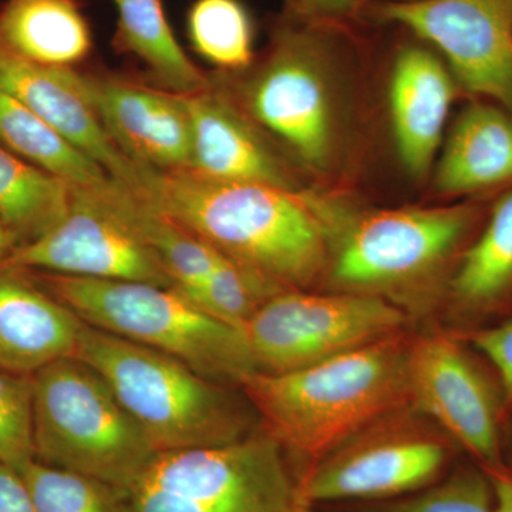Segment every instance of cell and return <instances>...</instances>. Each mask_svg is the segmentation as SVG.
Segmentation results:
<instances>
[{
  "label": "cell",
  "mask_w": 512,
  "mask_h": 512,
  "mask_svg": "<svg viewBox=\"0 0 512 512\" xmlns=\"http://www.w3.org/2000/svg\"><path fill=\"white\" fill-rule=\"evenodd\" d=\"M448 288L466 313L493 312L512 298V190L491 205L480 234L461 252Z\"/></svg>",
  "instance_id": "21"
},
{
  "label": "cell",
  "mask_w": 512,
  "mask_h": 512,
  "mask_svg": "<svg viewBox=\"0 0 512 512\" xmlns=\"http://www.w3.org/2000/svg\"><path fill=\"white\" fill-rule=\"evenodd\" d=\"M298 476L264 429L225 446L158 453L126 493V512H291Z\"/></svg>",
  "instance_id": "6"
},
{
  "label": "cell",
  "mask_w": 512,
  "mask_h": 512,
  "mask_svg": "<svg viewBox=\"0 0 512 512\" xmlns=\"http://www.w3.org/2000/svg\"><path fill=\"white\" fill-rule=\"evenodd\" d=\"M407 315L383 296L288 289L245 326L256 370L285 373L403 332Z\"/></svg>",
  "instance_id": "10"
},
{
  "label": "cell",
  "mask_w": 512,
  "mask_h": 512,
  "mask_svg": "<svg viewBox=\"0 0 512 512\" xmlns=\"http://www.w3.org/2000/svg\"><path fill=\"white\" fill-rule=\"evenodd\" d=\"M0 87L92 157L114 180L138 190L144 165L130 160L111 140L82 73L73 67L29 62L0 43Z\"/></svg>",
  "instance_id": "16"
},
{
  "label": "cell",
  "mask_w": 512,
  "mask_h": 512,
  "mask_svg": "<svg viewBox=\"0 0 512 512\" xmlns=\"http://www.w3.org/2000/svg\"><path fill=\"white\" fill-rule=\"evenodd\" d=\"M73 356L106 380L157 453L225 446L261 429L237 387L208 379L167 353L83 322Z\"/></svg>",
  "instance_id": "3"
},
{
  "label": "cell",
  "mask_w": 512,
  "mask_h": 512,
  "mask_svg": "<svg viewBox=\"0 0 512 512\" xmlns=\"http://www.w3.org/2000/svg\"><path fill=\"white\" fill-rule=\"evenodd\" d=\"M32 380L36 460L127 493L158 453L106 380L74 356Z\"/></svg>",
  "instance_id": "5"
},
{
  "label": "cell",
  "mask_w": 512,
  "mask_h": 512,
  "mask_svg": "<svg viewBox=\"0 0 512 512\" xmlns=\"http://www.w3.org/2000/svg\"><path fill=\"white\" fill-rule=\"evenodd\" d=\"M82 319L20 266L0 265V369L35 375L74 355Z\"/></svg>",
  "instance_id": "17"
},
{
  "label": "cell",
  "mask_w": 512,
  "mask_h": 512,
  "mask_svg": "<svg viewBox=\"0 0 512 512\" xmlns=\"http://www.w3.org/2000/svg\"><path fill=\"white\" fill-rule=\"evenodd\" d=\"M32 274L86 325L177 357L208 379L239 389L258 372L244 330L214 318L173 286Z\"/></svg>",
  "instance_id": "4"
},
{
  "label": "cell",
  "mask_w": 512,
  "mask_h": 512,
  "mask_svg": "<svg viewBox=\"0 0 512 512\" xmlns=\"http://www.w3.org/2000/svg\"><path fill=\"white\" fill-rule=\"evenodd\" d=\"M377 10L436 46L461 89L512 114V0H394Z\"/></svg>",
  "instance_id": "11"
},
{
  "label": "cell",
  "mask_w": 512,
  "mask_h": 512,
  "mask_svg": "<svg viewBox=\"0 0 512 512\" xmlns=\"http://www.w3.org/2000/svg\"><path fill=\"white\" fill-rule=\"evenodd\" d=\"M481 208L473 204L400 208L340 220L329 274L340 291H399L423 281L446 264L476 227Z\"/></svg>",
  "instance_id": "8"
},
{
  "label": "cell",
  "mask_w": 512,
  "mask_h": 512,
  "mask_svg": "<svg viewBox=\"0 0 512 512\" xmlns=\"http://www.w3.org/2000/svg\"><path fill=\"white\" fill-rule=\"evenodd\" d=\"M191 121L188 170L214 178L303 191L293 163L224 90L184 94Z\"/></svg>",
  "instance_id": "14"
},
{
  "label": "cell",
  "mask_w": 512,
  "mask_h": 512,
  "mask_svg": "<svg viewBox=\"0 0 512 512\" xmlns=\"http://www.w3.org/2000/svg\"><path fill=\"white\" fill-rule=\"evenodd\" d=\"M36 460L32 375L0 369V463L15 468Z\"/></svg>",
  "instance_id": "29"
},
{
  "label": "cell",
  "mask_w": 512,
  "mask_h": 512,
  "mask_svg": "<svg viewBox=\"0 0 512 512\" xmlns=\"http://www.w3.org/2000/svg\"><path fill=\"white\" fill-rule=\"evenodd\" d=\"M18 470L36 512H126V493L96 478L33 460Z\"/></svg>",
  "instance_id": "28"
},
{
  "label": "cell",
  "mask_w": 512,
  "mask_h": 512,
  "mask_svg": "<svg viewBox=\"0 0 512 512\" xmlns=\"http://www.w3.org/2000/svg\"><path fill=\"white\" fill-rule=\"evenodd\" d=\"M403 412L373 424L302 471L299 505L394 500L446 476L456 443L444 431L421 426Z\"/></svg>",
  "instance_id": "9"
},
{
  "label": "cell",
  "mask_w": 512,
  "mask_h": 512,
  "mask_svg": "<svg viewBox=\"0 0 512 512\" xmlns=\"http://www.w3.org/2000/svg\"><path fill=\"white\" fill-rule=\"evenodd\" d=\"M325 507L329 512H495L490 477L474 460L451 467L441 480L417 493L394 500Z\"/></svg>",
  "instance_id": "26"
},
{
  "label": "cell",
  "mask_w": 512,
  "mask_h": 512,
  "mask_svg": "<svg viewBox=\"0 0 512 512\" xmlns=\"http://www.w3.org/2000/svg\"><path fill=\"white\" fill-rule=\"evenodd\" d=\"M0 512H36L32 495L18 468L0 463Z\"/></svg>",
  "instance_id": "32"
},
{
  "label": "cell",
  "mask_w": 512,
  "mask_h": 512,
  "mask_svg": "<svg viewBox=\"0 0 512 512\" xmlns=\"http://www.w3.org/2000/svg\"><path fill=\"white\" fill-rule=\"evenodd\" d=\"M87 93L116 146L134 163L161 173L188 170L191 121L184 94L83 74Z\"/></svg>",
  "instance_id": "15"
},
{
  "label": "cell",
  "mask_w": 512,
  "mask_h": 512,
  "mask_svg": "<svg viewBox=\"0 0 512 512\" xmlns=\"http://www.w3.org/2000/svg\"><path fill=\"white\" fill-rule=\"evenodd\" d=\"M18 247V241L10 234L5 225L0 222V265L8 262L10 255H12L13 251Z\"/></svg>",
  "instance_id": "34"
},
{
  "label": "cell",
  "mask_w": 512,
  "mask_h": 512,
  "mask_svg": "<svg viewBox=\"0 0 512 512\" xmlns=\"http://www.w3.org/2000/svg\"><path fill=\"white\" fill-rule=\"evenodd\" d=\"M195 53L225 72H245L254 64V25L239 0H195L187 16Z\"/></svg>",
  "instance_id": "25"
},
{
  "label": "cell",
  "mask_w": 512,
  "mask_h": 512,
  "mask_svg": "<svg viewBox=\"0 0 512 512\" xmlns=\"http://www.w3.org/2000/svg\"><path fill=\"white\" fill-rule=\"evenodd\" d=\"M468 342L493 365L500 382L505 410L512 409V318L468 336Z\"/></svg>",
  "instance_id": "30"
},
{
  "label": "cell",
  "mask_w": 512,
  "mask_h": 512,
  "mask_svg": "<svg viewBox=\"0 0 512 512\" xmlns=\"http://www.w3.org/2000/svg\"><path fill=\"white\" fill-rule=\"evenodd\" d=\"M291 512H311V511H309L308 507H298V508H295V510H292Z\"/></svg>",
  "instance_id": "36"
},
{
  "label": "cell",
  "mask_w": 512,
  "mask_h": 512,
  "mask_svg": "<svg viewBox=\"0 0 512 512\" xmlns=\"http://www.w3.org/2000/svg\"><path fill=\"white\" fill-rule=\"evenodd\" d=\"M0 143L40 170L73 188L107 183L110 175L99 163L73 146L35 111L0 87Z\"/></svg>",
  "instance_id": "23"
},
{
  "label": "cell",
  "mask_w": 512,
  "mask_h": 512,
  "mask_svg": "<svg viewBox=\"0 0 512 512\" xmlns=\"http://www.w3.org/2000/svg\"><path fill=\"white\" fill-rule=\"evenodd\" d=\"M409 383L413 410L434 421L480 466L504 467L503 393L458 340H412Z\"/></svg>",
  "instance_id": "12"
},
{
  "label": "cell",
  "mask_w": 512,
  "mask_h": 512,
  "mask_svg": "<svg viewBox=\"0 0 512 512\" xmlns=\"http://www.w3.org/2000/svg\"><path fill=\"white\" fill-rule=\"evenodd\" d=\"M456 79L426 47L404 46L389 83L390 119L400 161L410 175L429 173L443 143Z\"/></svg>",
  "instance_id": "18"
},
{
  "label": "cell",
  "mask_w": 512,
  "mask_h": 512,
  "mask_svg": "<svg viewBox=\"0 0 512 512\" xmlns=\"http://www.w3.org/2000/svg\"><path fill=\"white\" fill-rule=\"evenodd\" d=\"M73 187L40 170L0 143V222L29 244L59 224L72 204Z\"/></svg>",
  "instance_id": "24"
},
{
  "label": "cell",
  "mask_w": 512,
  "mask_h": 512,
  "mask_svg": "<svg viewBox=\"0 0 512 512\" xmlns=\"http://www.w3.org/2000/svg\"><path fill=\"white\" fill-rule=\"evenodd\" d=\"M293 16L306 25L352 18L369 0H285Z\"/></svg>",
  "instance_id": "31"
},
{
  "label": "cell",
  "mask_w": 512,
  "mask_h": 512,
  "mask_svg": "<svg viewBox=\"0 0 512 512\" xmlns=\"http://www.w3.org/2000/svg\"><path fill=\"white\" fill-rule=\"evenodd\" d=\"M0 43L29 62L73 67L92 52L93 36L77 0H8Z\"/></svg>",
  "instance_id": "20"
},
{
  "label": "cell",
  "mask_w": 512,
  "mask_h": 512,
  "mask_svg": "<svg viewBox=\"0 0 512 512\" xmlns=\"http://www.w3.org/2000/svg\"><path fill=\"white\" fill-rule=\"evenodd\" d=\"M235 94L225 93L293 164L326 174L338 163V99L328 46L306 25L276 30L264 59Z\"/></svg>",
  "instance_id": "7"
},
{
  "label": "cell",
  "mask_w": 512,
  "mask_h": 512,
  "mask_svg": "<svg viewBox=\"0 0 512 512\" xmlns=\"http://www.w3.org/2000/svg\"><path fill=\"white\" fill-rule=\"evenodd\" d=\"M440 194L474 195L512 184V114L480 100L458 114L436 167Z\"/></svg>",
  "instance_id": "19"
},
{
  "label": "cell",
  "mask_w": 512,
  "mask_h": 512,
  "mask_svg": "<svg viewBox=\"0 0 512 512\" xmlns=\"http://www.w3.org/2000/svg\"><path fill=\"white\" fill-rule=\"evenodd\" d=\"M410 346L406 333H394L303 369L252 373L239 390L262 429L301 458V474L356 434L412 407Z\"/></svg>",
  "instance_id": "2"
},
{
  "label": "cell",
  "mask_w": 512,
  "mask_h": 512,
  "mask_svg": "<svg viewBox=\"0 0 512 512\" xmlns=\"http://www.w3.org/2000/svg\"><path fill=\"white\" fill-rule=\"evenodd\" d=\"M134 192L225 258L301 291L328 271L345 211L315 192L214 180L191 170L144 167Z\"/></svg>",
  "instance_id": "1"
},
{
  "label": "cell",
  "mask_w": 512,
  "mask_h": 512,
  "mask_svg": "<svg viewBox=\"0 0 512 512\" xmlns=\"http://www.w3.org/2000/svg\"><path fill=\"white\" fill-rule=\"evenodd\" d=\"M510 412H512V409ZM503 461L504 466L512 471V419L510 421V433H508V436H503Z\"/></svg>",
  "instance_id": "35"
},
{
  "label": "cell",
  "mask_w": 512,
  "mask_h": 512,
  "mask_svg": "<svg viewBox=\"0 0 512 512\" xmlns=\"http://www.w3.org/2000/svg\"><path fill=\"white\" fill-rule=\"evenodd\" d=\"M485 470L493 485L495 512H512V471L505 466Z\"/></svg>",
  "instance_id": "33"
},
{
  "label": "cell",
  "mask_w": 512,
  "mask_h": 512,
  "mask_svg": "<svg viewBox=\"0 0 512 512\" xmlns=\"http://www.w3.org/2000/svg\"><path fill=\"white\" fill-rule=\"evenodd\" d=\"M5 264L45 274L173 286L157 255L97 187L73 188L63 220L16 248Z\"/></svg>",
  "instance_id": "13"
},
{
  "label": "cell",
  "mask_w": 512,
  "mask_h": 512,
  "mask_svg": "<svg viewBox=\"0 0 512 512\" xmlns=\"http://www.w3.org/2000/svg\"><path fill=\"white\" fill-rule=\"evenodd\" d=\"M117 9L116 45L141 60L167 92L191 94L210 86L178 43L163 0H113Z\"/></svg>",
  "instance_id": "22"
},
{
  "label": "cell",
  "mask_w": 512,
  "mask_h": 512,
  "mask_svg": "<svg viewBox=\"0 0 512 512\" xmlns=\"http://www.w3.org/2000/svg\"><path fill=\"white\" fill-rule=\"evenodd\" d=\"M284 291L288 289L261 272L222 258L205 281L184 296L214 318L244 330L266 302Z\"/></svg>",
  "instance_id": "27"
}]
</instances>
